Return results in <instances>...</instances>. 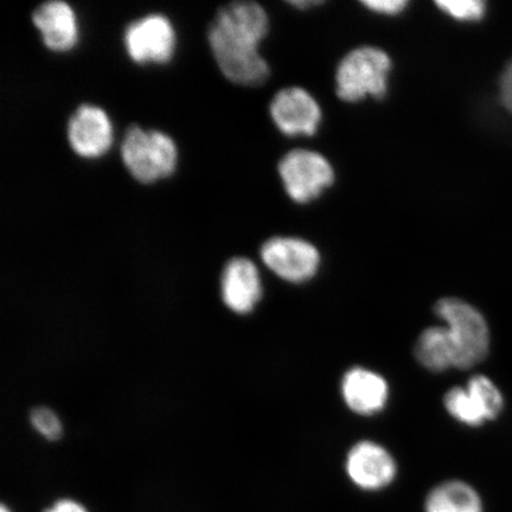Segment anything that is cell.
<instances>
[{"label":"cell","mask_w":512,"mask_h":512,"mask_svg":"<svg viewBox=\"0 0 512 512\" xmlns=\"http://www.w3.org/2000/svg\"><path fill=\"white\" fill-rule=\"evenodd\" d=\"M270 21L255 2H233L216 11L208 28L211 54L224 78L235 85L255 87L270 75L259 46L267 36Z\"/></svg>","instance_id":"6da1fadb"},{"label":"cell","mask_w":512,"mask_h":512,"mask_svg":"<svg viewBox=\"0 0 512 512\" xmlns=\"http://www.w3.org/2000/svg\"><path fill=\"white\" fill-rule=\"evenodd\" d=\"M120 156L128 174L142 184L171 177L178 164L177 145L168 133L136 124L127 127Z\"/></svg>","instance_id":"7a4b0ae2"},{"label":"cell","mask_w":512,"mask_h":512,"mask_svg":"<svg viewBox=\"0 0 512 512\" xmlns=\"http://www.w3.org/2000/svg\"><path fill=\"white\" fill-rule=\"evenodd\" d=\"M434 311L451 337L456 368L470 369L483 362L489 354L490 330L482 313L458 298L440 299Z\"/></svg>","instance_id":"3957f363"},{"label":"cell","mask_w":512,"mask_h":512,"mask_svg":"<svg viewBox=\"0 0 512 512\" xmlns=\"http://www.w3.org/2000/svg\"><path fill=\"white\" fill-rule=\"evenodd\" d=\"M390 68L389 56L380 49L362 47L352 50L339 63L337 95L347 102L360 101L368 96L383 98L388 89Z\"/></svg>","instance_id":"277c9868"},{"label":"cell","mask_w":512,"mask_h":512,"mask_svg":"<svg viewBox=\"0 0 512 512\" xmlns=\"http://www.w3.org/2000/svg\"><path fill=\"white\" fill-rule=\"evenodd\" d=\"M126 54L137 64H166L177 47L174 24L158 12L137 18L124 31Z\"/></svg>","instance_id":"5b68a950"},{"label":"cell","mask_w":512,"mask_h":512,"mask_svg":"<svg viewBox=\"0 0 512 512\" xmlns=\"http://www.w3.org/2000/svg\"><path fill=\"white\" fill-rule=\"evenodd\" d=\"M279 175L288 196L298 203L315 200L334 182V169L322 155L294 150L280 160Z\"/></svg>","instance_id":"8992f818"},{"label":"cell","mask_w":512,"mask_h":512,"mask_svg":"<svg viewBox=\"0 0 512 512\" xmlns=\"http://www.w3.org/2000/svg\"><path fill=\"white\" fill-rule=\"evenodd\" d=\"M344 467L350 483L367 494L387 490L399 473L398 463L392 454L373 441H360L352 446Z\"/></svg>","instance_id":"52a82bcc"},{"label":"cell","mask_w":512,"mask_h":512,"mask_svg":"<svg viewBox=\"0 0 512 512\" xmlns=\"http://www.w3.org/2000/svg\"><path fill=\"white\" fill-rule=\"evenodd\" d=\"M262 262L288 283L300 284L315 277L320 255L317 248L302 239L272 238L260 249Z\"/></svg>","instance_id":"ba28073f"},{"label":"cell","mask_w":512,"mask_h":512,"mask_svg":"<svg viewBox=\"0 0 512 512\" xmlns=\"http://www.w3.org/2000/svg\"><path fill=\"white\" fill-rule=\"evenodd\" d=\"M70 149L83 159H98L111 150L113 125L104 108L81 104L70 115L67 124Z\"/></svg>","instance_id":"9c48e42d"},{"label":"cell","mask_w":512,"mask_h":512,"mask_svg":"<svg viewBox=\"0 0 512 512\" xmlns=\"http://www.w3.org/2000/svg\"><path fill=\"white\" fill-rule=\"evenodd\" d=\"M270 113L275 126L290 137L313 136L322 120L317 101L298 87L286 88L275 94Z\"/></svg>","instance_id":"30bf717a"},{"label":"cell","mask_w":512,"mask_h":512,"mask_svg":"<svg viewBox=\"0 0 512 512\" xmlns=\"http://www.w3.org/2000/svg\"><path fill=\"white\" fill-rule=\"evenodd\" d=\"M221 299L236 315L254 311L262 297V281L252 260L235 256L224 265L220 279Z\"/></svg>","instance_id":"8fae6325"},{"label":"cell","mask_w":512,"mask_h":512,"mask_svg":"<svg viewBox=\"0 0 512 512\" xmlns=\"http://www.w3.org/2000/svg\"><path fill=\"white\" fill-rule=\"evenodd\" d=\"M32 24L40 31L44 47L54 53H68L79 42V23L75 11L63 0L42 3L32 12Z\"/></svg>","instance_id":"7c38bea8"},{"label":"cell","mask_w":512,"mask_h":512,"mask_svg":"<svg viewBox=\"0 0 512 512\" xmlns=\"http://www.w3.org/2000/svg\"><path fill=\"white\" fill-rule=\"evenodd\" d=\"M342 395L345 403L358 415L371 416L386 407L389 386L380 374L362 367L352 368L344 375Z\"/></svg>","instance_id":"4fadbf2b"},{"label":"cell","mask_w":512,"mask_h":512,"mask_svg":"<svg viewBox=\"0 0 512 512\" xmlns=\"http://www.w3.org/2000/svg\"><path fill=\"white\" fill-rule=\"evenodd\" d=\"M422 512H486L482 495L470 483L448 479L427 492Z\"/></svg>","instance_id":"5bb4252c"},{"label":"cell","mask_w":512,"mask_h":512,"mask_svg":"<svg viewBox=\"0 0 512 512\" xmlns=\"http://www.w3.org/2000/svg\"><path fill=\"white\" fill-rule=\"evenodd\" d=\"M415 356L422 367L433 373L456 368V354L445 326H433L422 332L415 345Z\"/></svg>","instance_id":"9a60e30c"},{"label":"cell","mask_w":512,"mask_h":512,"mask_svg":"<svg viewBox=\"0 0 512 512\" xmlns=\"http://www.w3.org/2000/svg\"><path fill=\"white\" fill-rule=\"evenodd\" d=\"M445 408L454 419L470 427L482 426L486 418L467 388L454 387L445 395Z\"/></svg>","instance_id":"2e32d148"},{"label":"cell","mask_w":512,"mask_h":512,"mask_svg":"<svg viewBox=\"0 0 512 512\" xmlns=\"http://www.w3.org/2000/svg\"><path fill=\"white\" fill-rule=\"evenodd\" d=\"M466 388L477 402L486 421L498 418L504 408V399L501 390L489 377L484 375L473 376L467 383Z\"/></svg>","instance_id":"e0dca14e"},{"label":"cell","mask_w":512,"mask_h":512,"mask_svg":"<svg viewBox=\"0 0 512 512\" xmlns=\"http://www.w3.org/2000/svg\"><path fill=\"white\" fill-rule=\"evenodd\" d=\"M30 424L44 439L56 441L61 438L62 424L59 416L48 407H36L29 415Z\"/></svg>","instance_id":"ac0fdd59"},{"label":"cell","mask_w":512,"mask_h":512,"mask_svg":"<svg viewBox=\"0 0 512 512\" xmlns=\"http://www.w3.org/2000/svg\"><path fill=\"white\" fill-rule=\"evenodd\" d=\"M439 9L458 21H478L485 12V4L480 0H441Z\"/></svg>","instance_id":"d6986e66"},{"label":"cell","mask_w":512,"mask_h":512,"mask_svg":"<svg viewBox=\"0 0 512 512\" xmlns=\"http://www.w3.org/2000/svg\"><path fill=\"white\" fill-rule=\"evenodd\" d=\"M363 5L376 14L394 16L405 10L408 3L405 0H368Z\"/></svg>","instance_id":"ffe728a7"},{"label":"cell","mask_w":512,"mask_h":512,"mask_svg":"<svg viewBox=\"0 0 512 512\" xmlns=\"http://www.w3.org/2000/svg\"><path fill=\"white\" fill-rule=\"evenodd\" d=\"M43 512H88L85 505L72 498L57 499L56 502Z\"/></svg>","instance_id":"44dd1931"},{"label":"cell","mask_w":512,"mask_h":512,"mask_svg":"<svg viewBox=\"0 0 512 512\" xmlns=\"http://www.w3.org/2000/svg\"><path fill=\"white\" fill-rule=\"evenodd\" d=\"M501 98L503 105L512 113V62L502 76Z\"/></svg>","instance_id":"7402d4cb"},{"label":"cell","mask_w":512,"mask_h":512,"mask_svg":"<svg viewBox=\"0 0 512 512\" xmlns=\"http://www.w3.org/2000/svg\"><path fill=\"white\" fill-rule=\"evenodd\" d=\"M319 4L318 2H292L293 6H297L299 9L307 8V6Z\"/></svg>","instance_id":"603a6c76"},{"label":"cell","mask_w":512,"mask_h":512,"mask_svg":"<svg viewBox=\"0 0 512 512\" xmlns=\"http://www.w3.org/2000/svg\"><path fill=\"white\" fill-rule=\"evenodd\" d=\"M0 512H12L10 508L6 507L5 504L2 505V509H0Z\"/></svg>","instance_id":"cb8c5ba5"}]
</instances>
